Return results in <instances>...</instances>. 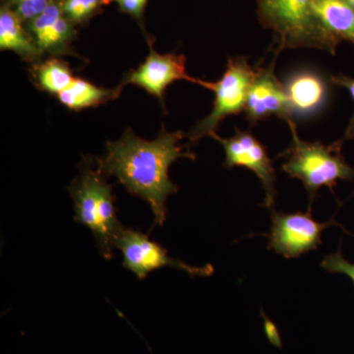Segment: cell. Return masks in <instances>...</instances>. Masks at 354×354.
<instances>
[{
	"instance_id": "d6986e66",
	"label": "cell",
	"mask_w": 354,
	"mask_h": 354,
	"mask_svg": "<svg viewBox=\"0 0 354 354\" xmlns=\"http://www.w3.org/2000/svg\"><path fill=\"white\" fill-rule=\"evenodd\" d=\"M113 2L118 4L120 12L127 14L136 21L147 39L151 38L147 34L145 26V11L148 0H113Z\"/></svg>"
},
{
	"instance_id": "e0dca14e",
	"label": "cell",
	"mask_w": 354,
	"mask_h": 354,
	"mask_svg": "<svg viewBox=\"0 0 354 354\" xmlns=\"http://www.w3.org/2000/svg\"><path fill=\"white\" fill-rule=\"evenodd\" d=\"M111 3L113 0H64V13L76 27H82Z\"/></svg>"
},
{
	"instance_id": "4fadbf2b",
	"label": "cell",
	"mask_w": 354,
	"mask_h": 354,
	"mask_svg": "<svg viewBox=\"0 0 354 354\" xmlns=\"http://www.w3.org/2000/svg\"><path fill=\"white\" fill-rule=\"evenodd\" d=\"M292 113L310 114L323 106L327 87L322 78L312 71L297 72L285 86Z\"/></svg>"
},
{
	"instance_id": "44dd1931",
	"label": "cell",
	"mask_w": 354,
	"mask_h": 354,
	"mask_svg": "<svg viewBox=\"0 0 354 354\" xmlns=\"http://www.w3.org/2000/svg\"><path fill=\"white\" fill-rule=\"evenodd\" d=\"M333 82L337 84V85L341 86V87H344L348 88V92L351 93V97L354 100V78H351V77L344 76V75H339L333 77ZM354 138V115L353 118H351V123H349V127L348 130L346 132V137L344 139H353Z\"/></svg>"
},
{
	"instance_id": "2e32d148",
	"label": "cell",
	"mask_w": 354,
	"mask_h": 354,
	"mask_svg": "<svg viewBox=\"0 0 354 354\" xmlns=\"http://www.w3.org/2000/svg\"><path fill=\"white\" fill-rule=\"evenodd\" d=\"M30 73L35 87L55 95L62 94L76 78L67 62L57 57L32 64Z\"/></svg>"
},
{
	"instance_id": "9a60e30c",
	"label": "cell",
	"mask_w": 354,
	"mask_h": 354,
	"mask_svg": "<svg viewBox=\"0 0 354 354\" xmlns=\"http://www.w3.org/2000/svg\"><path fill=\"white\" fill-rule=\"evenodd\" d=\"M122 88L120 85L114 88L97 87L94 84L76 77L74 82L57 95V99L70 111H80L97 108L101 104L118 99Z\"/></svg>"
},
{
	"instance_id": "3957f363",
	"label": "cell",
	"mask_w": 354,
	"mask_h": 354,
	"mask_svg": "<svg viewBox=\"0 0 354 354\" xmlns=\"http://www.w3.org/2000/svg\"><path fill=\"white\" fill-rule=\"evenodd\" d=\"M288 123L293 141L286 151L283 171L291 178L301 181L308 192L310 204L324 186L333 190L339 180L354 181V169L341 153L342 143L325 146L320 142L304 141L298 136L292 120Z\"/></svg>"
},
{
	"instance_id": "277c9868",
	"label": "cell",
	"mask_w": 354,
	"mask_h": 354,
	"mask_svg": "<svg viewBox=\"0 0 354 354\" xmlns=\"http://www.w3.org/2000/svg\"><path fill=\"white\" fill-rule=\"evenodd\" d=\"M314 0H257L258 16L276 32L281 46L317 48L335 53L337 44L324 30L313 10Z\"/></svg>"
},
{
	"instance_id": "ba28073f",
	"label": "cell",
	"mask_w": 354,
	"mask_h": 354,
	"mask_svg": "<svg viewBox=\"0 0 354 354\" xmlns=\"http://www.w3.org/2000/svg\"><path fill=\"white\" fill-rule=\"evenodd\" d=\"M211 137L220 142L225 149L227 169L245 167L256 174L264 188V206L272 208L276 199V174L271 158L259 140L251 133L242 131H236L232 138H221L216 133Z\"/></svg>"
},
{
	"instance_id": "6da1fadb",
	"label": "cell",
	"mask_w": 354,
	"mask_h": 354,
	"mask_svg": "<svg viewBox=\"0 0 354 354\" xmlns=\"http://www.w3.org/2000/svg\"><path fill=\"white\" fill-rule=\"evenodd\" d=\"M183 137V132H167L162 127L157 139L147 141L128 128L120 140L108 142L106 155L97 158L100 171L115 176L128 192L149 203L155 225H164L167 197L178 191L169 167L178 158H195L180 145Z\"/></svg>"
},
{
	"instance_id": "52a82bcc",
	"label": "cell",
	"mask_w": 354,
	"mask_h": 354,
	"mask_svg": "<svg viewBox=\"0 0 354 354\" xmlns=\"http://www.w3.org/2000/svg\"><path fill=\"white\" fill-rule=\"evenodd\" d=\"M332 225L346 230L334 220L326 223L316 221L311 215V211L292 214L272 211L271 232L266 236L269 239L271 250L286 259H292L316 250L322 243V232Z\"/></svg>"
},
{
	"instance_id": "9c48e42d",
	"label": "cell",
	"mask_w": 354,
	"mask_h": 354,
	"mask_svg": "<svg viewBox=\"0 0 354 354\" xmlns=\"http://www.w3.org/2000/svg\"><path fill=\"white\" fill-rule=\"evenodd\" d=\"M155 39H147L150 53L138 68L131 70L123 77L120 86L127 84L143 88L149 94L157 97L165 108V90L171 84L178 80L194 83L195 78L186 72V57L183 55L167 53L160 55L153 48Z\"/></svg>"
},
{
	"instance_id": "7a4b0ae2",
	"label": "cell",
	"mask_w": 354,
	"mask_h": 354,
	"mask_svg": "<svg viewBox=\"0 0 354 354\" xmlns=\"http://www.w3.org/2000/svg\"><path fill=\"white\" fill-rule=\"evenodd\" d=\"M104 176L84 160L80 176L72 181L68 191L74 201V220L93 232L100 253L111 260L114 241L122 225L116 218L113 186Z\"/></svg>"
},
{
	"instance_id": "8992f818",
	"label": "cell",
	"mask_w": 354,
	"mask_h": 354,
	"mask_svg": "<svg viewBox=\"0 0 354 354\" xmlns=\"http://www.w3.org/2000/svg\"><path fill=\"white\" fill-rule=\"evenodd\" d=\"M114 247L120 249L122 254L123 267L139 279H145L151 272L167 266L188 272L190 276L208 277L214 272L211 265L193 267L174 259L164 247L151 241L148 235L132 228H120L114 241Z\"/></svg>"
},
{
	"instance_id": "7402d4cb",
	"label": "cell",
	"mask_w": 354,
	"mask_h": 354,
	"mask_svg": "<svg viewBox=\"0 0 354 354\" xmlns=\"http://www.w3.org/2000/svg\"><path fill=\"white\" fill-rule=\"evenodd\" d=\"M344 1L346 2V3L348 4L349 6L351 7V8L354 10V0H344Z\"/></svg>"
},
{
	"instance_id": "ac0fdd59",
	"label": "cell",
	"mask_w": 354,
	"mask_h": 354,
	"mask_svg": "<svg viewBox=\"0 0 354 354\" xmlns=\"http://www.w3.org/2000/svg\"><path fill=\"white\" fill-rule=\"evenodd\" d=\"M55 1V0H1V4L9 7L23 22L27 23L41 15Z\"/></svg>"
},
{
	"instance_id": "ffe728a7",
	"label": "cell",
	"mask_w": 354,
	"mask_h": 354,
	"mask_svg": "<svg viewBox=\"0 0 354 354\" xmlns=\"http://www.w3.org/2000/svg\"><path fill=\"white\" fill-rule=\"evenodd\" d=\"M321 267L330 274H342L348 276L354 285V264L348 262L342 255L341 247L335 252L325 256Z\"/></svg>"
},
{
	"instance_id": "8fae6325",
	"label": "cell",
	"mask_w": 354,
	"mask_h": 354,
	"mask_svg": "<svg viewBox=\"0 0 354 354\" xmlns=\"http://www.w3.org/2000/svg\"><path fill=\"white\" fill-rule=\"evenodd\" d=\"M246 118L252 124L277 115L286 122L291 121L293 113L285 86L277 78L272 67L257 70L249 90L245 106Z\"/></svg>"
},
{
	"instance_id": "7c38bea8",
	"label": "cell",
	"mask_w": 354,
	"mask_h": 354,
	"mask_svg": "<svg viewBox=\"0 0 354 354\" xmlns=\"http://www.w3.org/2000/svg\"><path fill=\"white\" fill-rule=\"evenodd\" d=\"M0 50H12L23 62L32 65L43 60L44 55L25 23L3 4L0 6Z\"/></svg>"
},
{
	"instance_id": "5b68a950",
	"label": "cell",
	"mask_w": 354,
	"mask_h": 354,
	"mask_svg": "<svg viewBox=\"0 0 354 354\" xmlns=\"http://www.w3.org/2000/svg\"><path fill=\"white\" fill-rule=\"evenodd\" d=\"M257 69H253L244 57L230 58L223 77L216 82L195 79L194 83L215 93L212 113L200 120L187 135L190 143L216 133L221 120L228 115L239 114L245 109L247 97Z\"/></svg>"
},
{
	"instance_id": "5bb4252c",
	"label": "cell",
	"mask_w": 354,
	"mask_h": 354,
	"mask_svg": "<svg viewBox=\"0 0 354 354\" xmlns=\"http://www.w3.org/2000/svg\"><path fill=\"white\" fill-rule=\"evenodd\" d=\"M313 10L335 43L354 44V10L344 0H314Z\"/></svg>"
},
{
	"instance_id": "30bf717a",
	"label": "cell",
	"mask_w": 354,
	"mask_h": 354,
	"mask_svg": "<svg viewBox=\"0 0 354 354\" xmlns=\"http://www.w3.org/2000/svg\"><path fill=\"white\" fill-rule=\"evenodd\" d=\"M64 3V0H55L41 15L25 23L44 55L78 57L72 48L78 36V27L65 17Z\"/></svg>"
}]
</instances>
